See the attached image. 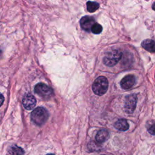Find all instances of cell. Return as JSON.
Wrapping results in <instances>:
<instances>
[{
  "mask_svg": "<svg viewBox=\"0 0 155 155\" xmlns=\"http://www.w3.org/2000/svg\"><path fill=\"white\" fill-rule=\"evenodd\" d=\"M148 132L152 135H155V124L152 125L148 128Z\"/></svg>",
  "mask_w": 155,
  "mask_h": 155,
  "instance_id": "obj_15",
  "label": "cell"
},
{
  "mask_svg": "<svg viewBox=\"0 0 155 155\" xmlns=\"http://www.w3.org/2000/svg\"><path fill=\"white\" fill-rule=\"evenodd\" d=\"M35 92L44 99H49L53 94V89L44 83L37 84L34 88Z\"/></svg>",
  "mask_w": 155,
  "mask_h": 155,
  "instance_id": "obj_4",
  "label": "cell"
},
{
  "mask_svg": "<svg viewBox=\"0 0 155 155\" xmlns=\"http://www.w3.org/2000/svg\"><path fill=\"white\" fill-rule=\"evenodd\" d=\"M3 101H4V97H3L2 94H1V105L2 104Z\"/></svg>",
  "mask_w": 155,
  "mask_h": 155,
  "instance_id": "obj_16",
  "label": "cell"
},
{
  "mask_svg": "<svg viewBox=\"0 0 155 155\" xmlns=\"http://www.w3.org/2000/svg\"><path fill=\"white\" fill-rule=\"evenodd\" d=\"M114 127L119 131H126L129 128L127 120L125 119H119L114 123Z\"/></svg>",
  "mask_w": 155,
  "mask_h": 155,
  "instance_id": "obj_11",
  "label": "cell"
},
{
  "mask_svg": "<svg viewBox=\"0 0 155 155\" xmlns=\"http://www.w3.org/2000/svg\"><path fill=\"white\" fill-rule=\"evenodd\" d=\"M99 7V3L94 1H88L87 2V10L90 13H93L96 11Z\"/></svg>",
  "mask_w": 155,
  "mask_h": 155,
  "instance_id": "obj_13",
  "label": "cell"
},
{
  "mask_svg": "<svg viewBox=\"0 0 155 155\" xmlns=\"http://www.w3.org/2000/svg\"><path fill=\"white\" fill-rule=\"evenodd\" d=\"M135 77L132 74H128L125 76L121 80L120 84L122 88L127 90L131 88L135 83Z\"/></svg>",
  "mask_w": 155,
  "mask_h": 155,
  "instance_id": "obj_8",
  "label": "cell"
},
{
  "mask_svg": "<svg viewBox=\"0 0 155 155\" xmlns=\"http://www.w3.org/2000/svg\"><path fill=\"white\" fill-rule=\"evenodd\" d=\"M47 155H54V154H52V153H50V154H47Z\"/></svg>",
  "mask_w": 155,
  "mask_h": 155,
  "instance_id": "obj_18",
  "label": "cell"
},
{
  "mask_svg": "<svg viewBox=\"0 0 155 155\" xmlns=\"http://www.w3.org/2000/svg\"><path fill=\"white\" fill-rule=\"evenodd\" d=\"M152 8H153V9L154 10H155V2L153 4V5H152Z\"/></svg>",
  "mask_w": 155,
  "mask_h": 155,
  "instance_id": "obj_17",
  "label": "cell"
},
{
  "mask_svg": "<svg viewBox=\"0 0 155 155\" xmlns=\"http://www.w3.org/2000/svg\"><path fill=\"white\" fill-rule=\"evenodd\" d=\"M142 47L148 51L155 52V41L151 39H145L141 43Z\"/></svg>",
  "mask_w": 155,
  "mask_h": 155,
  "instance_id": "obj_10",
  "label": "cell"
},
{
  "mask_svg": "<svg viewBox=\"0 0 155 155\" xmlns=\"http://www.w3.org/2000/svg\"><path fill=\"white\" fill-rule=\"evenodd\" d=\"M102 25L96 22L93 25L91 28V31L94 34H99L102 32Z\"/></svg>",
  "mask_w": 155,
  "mask_h": 155,
  "instance_id": "obj_14",
  "label": "cell"
},
{
  "mask_svg": "<svg viewBox=\"0 0 155 155\" xmlns=\"http://www.w3.org/2000/svg\"><path fill=\"white\" fill-rule=\"evenodd\" d=\"M48 111L42 107L35 108L31 113V120L37 125L41 126L45 124L48 118Z\"/></svg>",
  "mask_w": 155,
  "mask_h": 155,
  "instance_id": "obj_1",
  "label": "cell"
},
{
  "mask_svg": "<svg viewBox=\"0 0 155 155\" xmlns=\"http://www.w3.org/2000/svg\"><path fill=\"white\" fill-rule=\"evenodd\" d=\"M108 87V81L105 76H99L94 81L92 85V90L93 92L98 96L104 94Z\"/></svg>",
  "mask_w": 155,
  "mask_h": 155,
  "instance_id": "obj_2",
  "label": "cell"
},
{
  "mask_svg": "<svg viewBox=\"0 0 155 155\" xmlns=\"http://www.w3.org/2000/svg\"><path fill=\"white\" fill-rule=\"evenodd\" d=\"M8 151L10 155H23L24 154V150L16 145L11 146Z\"/></svg>",
  "mask_w": 155,
  "mask_h": 155,
  "instance_id": "obj_12",
  "label": "cell"
},
{
  "mask_svg": "<svg viewBox=\"0 0 155 155\" xmlns=\"http://www.w3.org/2000/svg\"><path fill=\"white\" fill-rule=\"evenodd\" d=\"M122 52L118 50H113L107 52L104 59V64L108 67L115 65L122 58Z\"/></svg>",
  "mask_w": 155,
  "mask_h": 155,
  "instance_id": "obj_3",
  "label": "cell"
},
{
  "mask_svg": "<svg viewBox=\"0 0 155 155\" xmlns=\"http://www.w3.org/2000/svg\"><path fill=\"white\" fill-rule=\"evenodd\" d=\"M137 101V97L135 94H131L126 97L124 108L127 113L131 114L134 111L136 107Z\"/></svg>",
  "mask_w": 155,
  "mask_h": 155,
  "instance_id": "obj_5",
  "label": "cell"
},
{
  "mask_svg": "<svg viewBox=\"0 0 155 155\" xmlns=\"http://www.w3.org/2000/svg\"><path fill=\"white\" fill-rule=\"evenodd\" d=\"M22 104L26 110H30L33 109L35 107L36 104V100L32 94H27L22 99Z\"/></svg>",
  "mask_w": 155,
  "mask_h": 155,
  "instance_id": "obj_7",
  "label": "cell"
},
{
  "mask_svg": "<svg viewBox=\"0 0 155 155\" xmlns=\"http://www.w3.org/2000/svg\"><path fill=\"white\" fill-rule=\"evenodd\" d=\"M95 23V19L93 17L90 16H85L80 20V25L81 28L84 30L88 32L91 31V28Z\"/></svg>",
  "mask_w": 155,
  "mask_h": 155,
  "instance_id": "obj_6",
  "label": "cell"
},
{
  "mask_svg": "<svg viewBox=\"0 0 155 155\" xmlns=\"http://www.w3.org/2000/svg\"><path fill=\"white\" fill-rule=\"evenodd\" d=\"M109 137V133L106 129H102L97 133L96 135V140L98 143H103Z\"/></svg>",
  "mask_w": 155,
  "mask_h": 155,
  "instance_id": "obj_9",
  "label": "cell"
}]
</instances>
